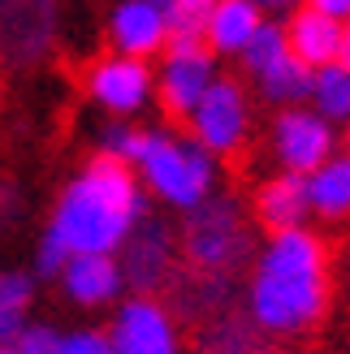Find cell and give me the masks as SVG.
<instances>
[{"label": "cell", "mask_w": 350, "mask_h": 354, "mask_svg": "<svg viewBox=\"0 0 350 354\" xmlns=\"http://www.w3.org/2000/svg\"><path fill=\"white\" fill-rule=\"evenodd\" d=\"M247 311L268 337H303L329 311V251L307 225L273 229L247 281Z\"/></svg>", "instance_id": "1"}, {"label": "cell", "mask_w": 350, "mask_h": 354, "mask_svg": "<svg viewBox=\"0 0 350 354\" xmlns=\"http://www.w3.org/2000/svg\"><path fill=\"white\" fill-rule=\"evenodd\" d=\"M143 216L147 186L138 182V169L95 151V160H86L57 194L48 229L65 238L69 251H121Z\"/></svg>", "instance_id": "2"}, {"label": "cell", "mask_w": 350, "mask_h": 354, "mask_svg": "<svg viewBox=\"0 0 350 354\" xmlns=\"http://www.w3.org/2000/svg\"><path fill=\"white\" fill-rule=\"evenodd\" d=\"M134 169L151 199H160L173 212H190L208 194H217V156L190 130L186 134L143 130V147H138Z\"/></svg>", "instance_id": "3"}, {"label": "cell", "mask_w": 350, "mask_h": 354, "mask_svg": "<svg viewBox=\"0 0 350 354\" xmlns=\"http://www.w3.org/2000/svg\"><path fill=\"white\" fill-rule=\"evenodd\" d=\"M178 238H182V259L199 272L238 277L259 255L255 234H251V216L234 194H208L199 207L182 212Z\"/></svg>", "instance_id": "4"}, {"label": "cell", "mask_w": 350, "mask_h": 354, "mask_svg": "<svg viewBox=\"0 0 350 354\" xmlns=\"http://www.w3.org/2000/svg\"><path fill=\"white\" fill-rule=\"evenodd\" d=\"M217 78H221L217 52L203 39L173 35L165 44V52H160V65H156V104L165 109V117L186 121Z\"/></svg>", "instance_id": "5"}, {"label": "cell", "mask_w": 350, "mask_h": 354, "mask_svg": "<svg viewBox=\"0 0 350 354\" xmlns=\"http://www.w3.org/2000/svg\"><path fill=\"white\" fill-rule=\"evenodd\" d=\"M186 130L199 138L221 160V156H238L251 138V95L238 78H217L208 86V95L195 104V113L186 117Z\"/></svg>", "instance_id": "6"}, {"label": "cell", "mask_w": 350, "mask_h": 354, "mask_svg": "<svg viewBox=\"0 0 350 354\" xmlns=\"http://www.w3.org/2000/svg\"><path fill=\"white\" fill-rule=\"evenodd\" d=\"M338 143H342L338 126L320 109H311V104H290V109H282L273 117V130H268L273 160H277V169H290V173L320 169L329 156L338 151Z\"/></svg>", "instance_id": "7"}, {"label": "cell", "mask_w": 350, "mask_h": 354, "mask_svg": "<svg viewBox=\"0 0 350 354\" xmlns=\"http://www.w3.org/2000/svg\"><path fill=\"white\" fill-rule=\"evenodd\" d=\"M86 95L109 117H138L156 100V69L147 57H130V52L109 48L86 69Z\"/></svg>", "instance_id": "8"}, {"label": "cell", "mask_w": 350, "mask_h": 354, "mask_svg": "<svg viewBox=\"0 0 350 354\" xmlns=\"http://www.w3.org/2000/svg\"><path fill=\"white\" fill-rule=\"evenodd\" d=\"M178 255H182V238L165 216H147L130 229V238L121 242V272H126V290L134 294H160L173 272H178Z\"/></svg>", "instance_id": "9"}, {"label": "cell", "mask_w": 350, "mask_h": 354, "mask_svg": "<svg viewBox=\"0 0 350 354\" xmlns=\"http://www.w3.org/2000/svg\"><path fill=\"white\" fill-rule=\"evenodd\" d=\"M113 354H182L178 315L156 294H130L121 298L109 324Z\"/></svg>", "instance_id": "10"}, {"label": "cell", "mask_w": 350, "mask_h": 354, "mask_svg": "<svg viewBox=\"0 0 350 354\" xmlns=\"http://www.w3.org/2000/svg\"><path fill=\"white\" fill-rule=\"evenodd\" d=\"M57 35V0H0V57L35 65Z\"/></svg>", "instance_id": "11"}, {"label": "cell", "mask_w": 350, "mask_h": 354, "mask_svg": "<svg viewBox=\"0 0 350 354\" xmlns=\"http://www.w3.org/2000/svg\"><path fill=\"white\" fill-rule=\"evenodd\" d=\"M104 35H109L113 52H130V57H160L169 44V17L151 0H113L109 17H104Z\"/></svg>", "instance_id": "12"}, {"label": "cell", "mask_w": 350, "mask_h": 354, "mask_svg": "<svg viewBox=\"0 0 350 354\" xmlns=\"http://www.w3.org/2000/svg\"><path fill=\"white\" fill-rule=\"evenodd\" d=\"M57 281L74 307H109L126 294V272H121L117 251H74Z\"/></svg>", "instance_id": "13"}, {"label": "cell", "mask_w": 350, "mask_h": 354, "mask_svg": "<svg viewBox=\"0 0 350 354\" xmlns=\"http://www.w3.org/2000/svg\"><path fill=\"white\" fill-rule=\"evenodd\" d=\"M316 212H311V190H307V173H290L282 169L277 177L259 182L255 190V221L268 229H294L307 225Z\"/></svg>", "instance_id": "14"}, {"label": "cell", "mask_w": 350, "mask_h": 354, "mask_svg": "<svg viewBox=\"0 0 350 354\" xmlns=\"http://www.w3.org/2000/svg\"><path fill=\"white\" fill-rule=\"evenodd\" d=\"M169 311L182 315V320H208V315H217L234 303V277H221V272H199L190 268V277L182 281L178 272H173L169 281Z\"/></svg>", "instance_id": "15"}, {"label": "cell", "mask_w": 350, "mask_h": 354, "mask_svg": "<svg viewBox=\"0 0 350 354\" xmlns=\"http://www.w3.org/2000/svg\"><path fill=\"white\" fill-rule=\"evenodd\" d=\"M286 35H290V52L303 57L311 69L338 61V52H342V22L311 5H299L286 17Z\"/></svg>", "instance_id": "16"}, {"label": "cell", "mask_w": 350, "mask_h": 354, "mask_svg": "<svg viewBox=\"0 0 350 354\" xmlns=\"http://www.w3.org/2000/svg\"><path fill=\"white\" fill-rule=\"evenodd\" d=\"M259 337H264V328L251 320V311L225 307L217 315H208V320H199L195 350L199 354H259Z\"/></svg>", "instance_id": "17"}, {"label": "cell", "mask_w": 350, "mask_h": 354, "mask_svg": "<svg viewBox=\"0 0 350 354\" xmlns=\"http://www.w3.org/2000/svg\"><path fill=\"white\" fill-rule=\"evenodd\" d=\"M264 17L268 13L259 9L255 0H217L212 17H208V26H203V44L212 48L217 57H238Z\"/></svg>", "instance_id": "18"}, {"label": "cell", "mask_w": 350, "mask_h": 354, "mask_svg": "<svg viewBox=\"0 0 350 354\" xmlns=\"http://www.w3.org/2000/svg\"><path fill=\"white\" fill-rule=\"evenodd\" d=\"M307 190L320 221H350V151H333L320 169H311Z\"/></svg>", "instance_id": "19"}, {"label": "cell", "mask_w": 350, "mask_h": 354, "mask_svg": "<svg viewBox=\"0 0 350 354\" xmlns=\"http://www.w3.org/2000/svg\"><path fill=\"white\" fill-rule=\"evenodd\" d=\"M311 78H316V69H311L303 57L286 52L268 74L255 78V91H259L264 104H273V109H290V104H307L311 100Z\"/></svg>", "instance_id": "20"}, {"label": "cell", "mask_w": 350, "mask_h": 354, "mask_svg": "<svg viewBox=\"0 0 350 354\" xmlns=\"http://www.w3.org/2000/svg\"><path fill=\"white\" fill-rule=\"evenodd\" d=\"M311 109H320L333 126H346L350 121V65L346 61H329L316 69L311 78Z\"/></svg>", "instance_id": "21"}, {"label": "cell", "mask_w": 350, "mask_h": 354, "mask_svg": "<svg viewBox=\"0 0 350 354\" xmlns=\"http://www.w3.org/2000/svg\"><path fill=\"white\" fill-rule=\"evenodd\" d=\"M290 52V35H286V17H264V22L255 26V35L247 39V48L238 52V65H242V74H268V69L277 65Z\"/></svg>", "instance_id": "22"}, {"label": "cell", "mask_w": 350, "mask_h": 354, "mask_svg": "<svg viewBox=\"0 0 350 354\" xmlns=\"http://www.w3.org/2000/svg\"><path fill=\"white\" fill-rule=\"evenodd\" d=\"M138 147H143V130L134 126V117H109L95 130V151L100 156H117V160H138Z\"/></svg>", "instance_id": "23"}, {"label": "cell", "mask_w": 350, "mask_h": 354, "mask_svg": "<svg viewBox=\"0 0 350 354\" xmlns=\"http://www.w3.org/2000/svg\"><path fill=\"white\" fill-rule=\"evenodd\" d=\"M217 0H169L165 17H169V39L173 35H190V39H203V26L212 17Z\"/></svg>", "instance_id": "24"}, {"label": "cell", "mask_w": 350, "mask_h": 354, "mask_svg": "<svg viewBox=\"0 0 350 354\" xmlns=\"http://www.w3.org/2000/svg\"><path fill=\"white\" fill-rule=\"evenodd\" d=\"M69 246H65V238L61 234H52V229H44V238H39V246H35V281H57L61 277V268L69 263Z\"/></svg>", "instance_id": "25"}, {"label": "cell", "mask_w": 350, "mask_h": 354, "mask_svg": "<svg viewBox=\"0 0 350 354\" xmlns=\"http://www.w3.org/2000/svg\"><path fill=\"white\" fill-rule=\"evenodd\" d=\"M17 354H61V333L52 324H22V333H17Z\"/></svg>", "instance_id": "26"}, {"label": "cell", "mask_w": 350, "mask_h": 354, "mask_svg": "<svg viewBox=\"0 0 350 354\" xmlns=\"http://www.w3.org/2000/svg\"><path fill=\"white\" fill-rule=\"evenodd\" d=\"M61 354H113V337H109V328L61 333Z\"/></svg>", "instance_id": "27"}, {"label": "cell", "mask_w": 350, "mask_h": 354, "mask_svg": "<svg viewBox=\"0 0 350 354\" xmlns=\"http://www.w3.org/2000/svg\"><path fill=\"white\" fill-rule=\"evenodd\" d=\"M22 216H26V199H22V190L9 186V182H0V234H5V229H13Z\"/></svg>", "instance_id": "28"}, {"label": "cell", "mask_w": 350, "mask_h": 354, "mask_svg": "<svg viewBox=\"0 0 350 354\" xmlns=\"http://www.w3.org/2000/svg\"><path fill=\"white\" fill-rule=\"evenodd\" d=\"M255 5L264 9L268 17H290V13L299 9V5H307V0H255Z\"/></svg>", "instance_id": "29"}, {"label": "cell", "mask_w": 350, "mask_h": 354, "mask_svg": "<svg viewBox=\"0 0 350 354\" xmlns=\"http://www.w3.org/2000/svg\"><path fill=\"white\" fill-rule=\"evenodd\" d=\"M311 9H320V13H329V17H338V22H346L350 17V0H307Z\"/></svg>", "instance_id": "30"}, {"label": "cell", "mask_w": 350, "mask_h": 354, "mask_svg": "<svg viewBox=\"0 0 350 354\" xmlns=\"http://www.w3.org/2000/svg\"><path fill=\"white\" fill-rule=\"evenodd\" d=\"M338 61H346V65H350V17L342 22V52H338Z\"/></svg>", "instance_id": "31"}, {"label": "cell", "mask_w": 350, "mask_h": 354, "mask_svg": "<svg viewBox=\"0 0 350 354\" xmlns=\"http://www.w3.org/2000/svg\"><path fill=\"white\" fill-rule=\"evenodd\" d=\"M342 143H346V151H350V121H346V134H342Z\"/></svg>", "instance_id": "32"}, {"label": "cell", "mask_w": 350, "mask_h": 354, "mask_svg": "<svg viewBox=\"0 0 350 354\" xmlns=\"http://www.w3.org/2000/svg\"><path fill=\"white\" fill-rule=\"evenodd\" d=\"M0 354H17V346H0Z\"/></svg>", "instance_id": "33"}, {"label": "cell", "mask_w": 350, "mask_h": 354, "mask_svg": "<svg viewBox=\"0 0 350 354\" xmlns=\"http://www.w3.org/2000/svg\"><path fill=\"white\" fill-rule=\"evenodd\" d=\"M151 5H160V9H165V5H169V0H151Z\"/></svg>", "instance_id": "34"}, {"label": "cell", "mask_w": 350, "mask_h": 354, "mask_svg": "<svg viewBox=\"0 0 350 354\" xmlns=\"http://www.w3.org/2000/svg\"><path fill=\"white\" fill-rule=\"evenodd\" d=\"M259 354H277V350H259Z\"/></svg>", "instance_id": "35"}]
</instances>
